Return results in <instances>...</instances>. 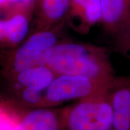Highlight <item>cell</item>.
Wrapping results in <instances>:
<instances>
[{"mask_svg": "<svg viewBox=\"0 0 130 130\" xmlns=\"http://www.w3.org/2000/svg\"><path fill=\"white\" fill-rule=\"evenodd\" d=\"M113 94V127L115 130H130V82L121 81Z\"/></svg>", "mask_w": 130, "mask_h": 130, "instance_id": "obj_5", "label": "cell"}, {"mask_svg": "<svg viewBox=\"0 0 130 130\" xmlns=\"http://www.w3.org/2000/svg\"><path fill=\"white\" fill-rule=\"evenodd\" d=\"M89 24H95L102 20V6L101 0H90L82 12Z\"/></svg>", "mask_w": 130, "mask_h": 130, "instance_id": "obj_12", "label": "cell"}, {"mask_svg": "<svg viewBox=\"0 0 130 130\" xmlns=\"http://www.w3.org/2000/svg\"><path fill=\"white\" fill-rule=\"evenodd\" d=\"M30 0H0V5H4L8 2H29Z\"/></svg>", "mask_w": 130, "mask_h": 130, "instance_id": "obj_15", "label": "cell"}, {"mask_svg": "<svg viewBox=\"0 0 130 130\" xmlns=\"http://www.w3.org/2000/svg\"><path fill=\"white\" fill-rule=\"evenodd\" d=\"M55 114L46 109H36L27 113L15 130H56Z\"/></svg>", "mask_w": 130, "mask_h": 130, "instance_id": "obj_8", "label": "cell"}, {"mask_svg": "<svg viewBox=\"0 0 130 130\" xmlns=\"http://www.w3.org/2000/svg\"><path fill=\"white\" fill-rule=\"evenodd\" d=\"M45 66L55 75L88 77L98 86L114 83L106 52L98 48L77 43H56L47 56Z\"/></svg>", "mask_w": 130, "mask_h": 130, "instance_id": "obj_1", "label": "cell"}, {"mask_svg": "<svg viewBox=\"0 0 130 130\" xmlns=\"http://www.w3.org/2000/svg\"><path fill=\"white\" fill-rule=\"evenodd\" d=\"M56 43V36L53 32L46 30L35 33L15 53L14 70L18 73L31 67L45 65L47 56Z\"/></svg>", "mask_w": 130, "mask_h": 130, "instance_id": "obj_3", "label": "cell"}, {"mask_svg": "<svg viewBox=\"0 0 130 130\" xmlns=\"http://www.w3.org/2000/svg\"><path fill=\"white\" fill-rule=\"evenodd\" d=\"M113 34L116 50L130 59V17Z\"/></svg>", "mask_w": 130, "mask_h": 130, "instance_id": "obj_11", "label": "cell"}, {"mask_svg": "<svg viewBox=\"0 0 130 130\" xmlns=\"http://www.w3.org/2000/svg\"><path fill=\"white\" fill-rule=\"evenodd\" d=\"M98 86L85 77L56 75L45 90V99L51 103H59L88 96Z\"/></svg>", "mask_w": 130, "mask_h": 130, "instance_id": "obj_4", "label": "cell"}, {"mask_svg": "<svg viewBox=\"0 0 130 130\" xmlns=\"http://www.w3.org/2000/svg\"><path fill=\"white\" fill-rule=\"evenodd\" d=\"M43 92L38 90L36 89L25 87L23 92L22 96L25 102L34 105L40 102L43 96Z\"/></svg>", "mask_w": 130, "mask_h": 130, "instance_id": "obj_13", "label": "cell"}, {"mask_svg": "<svg viewBox=\"0 0 130 130\" xmlns=\"http://www.w3.org/2000/svg\"><path fill=\"white\" fill-rule=\"evenodd\" d=\"M69 125L70 130H111L113 127L111 104L81 103L70 112Z\"/></svg>", "mask_w": 130, "mask_h": 130, "instance_id": "obj_2", "label": "cell"}, {"mask_svg": "<svg viewBox=\"0 0 130 130\" xmlns=\"http://www.w3.org/2000/svg\"><path fill=\"white\" fill-rule=\"evenodd\" d=\"M56 75L45 65L37 66L18 73V82L23 87L45 91Z\"/></svg>", "mask_w": 130, "mask_h": 130, "instance_id": "obj_7", "label": "cell"}, {"mask_svg": "<svg viewBox=\"0 0 130 130\" xmlns=\"http://www.w3.org/2000/svg\"><path fill=\"white\" fill-rule=\"evenodd\" d=\"M7 21V40L11 43L22 41L29 30L26 18L23 14H16Z\"/></svg>", "mask_w": 130, "mask_h": 130, "instance_id": "obj_9", "label": "cell"}, {"mask_svg": "<svg viewBox=\"0 0 130 130\" xmlns=\"http://www.w3.org/2000/svg\"><path fill=\"white\" fill-rule=\"evenodd\" d=\"M102 21L113 33L130 17V0H101Z\"/></svg>", "mask_w": 130, "mask_h": 130, "instance_id": "obj_6", "label": "cell"}, {"mask_svg": "<svg viewBox=\"0 0 130 130\" xmlns=\"http://www.w3.org/2000/svg\"><path fill=\"white\" fill-rule=\"evenodd\" d=\"M7 40V21L0 20V41Z\"/></svg>", "mask_w": 130, "mask_h": 130, "instance_id": "obj_14", "label": "cell"}, {"mask_svg": "<svg viewBox=\"0 0 130 130\" xmlns=\"http://www.w3.org/2000/svg\"><path fill=\"white\" fill-rule=\"evenodd\" d=\"M71 7V0H42V12L48 22L60 20Z\"/></svg>", "mask_w": 130, "mask_h": 130, "instance_id": "obj_10", "label": "cell"}]
</instances>
